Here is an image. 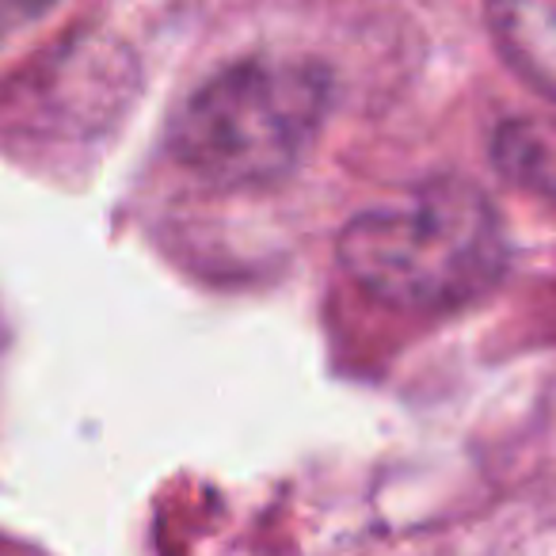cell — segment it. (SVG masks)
<instances>
[{
  "label": "cell",
  "mask_w": 556,
  "mask_h": 556,
  "mask_svg": "<svg viewBox=\"0 0 556 556\" xmlns=\"http://www.w3.org/2000/svg\"><path fill=\"white\" fill-rule=\"evenodd\" d=\"M340 263L386 309L450 313L503 278L507 232L480 187L434 179L396 206L351 217L340 232Z\"/></svg>",
  "instance_id": "obj_1"
},
{
  "label": "cell",
  "mask_w": 556,
  "mask_h": 556,
  "mask_svg": "<svg viewBox=\"0 0 556 556\" xmlns=\"http://www.w3.org/2000/svg\"><path fill=\"white\" fill-rule=\"evenodd\" d=\"M328 103L332 77L325 65L244 58L187 96L172 118L168 149L210 187H267L305 161Z\"/></svg>",
  "instance_id": "obj_2"
},
{
  "label": "cell",
  "mask_w": 556,
  "mask_h": 556,
  "mask_svg": "<svg viewBox=\"0 0 556 556\" xmlns=\"http://www.w3.org/2000/svg\"><path fill=\"white\" fill-rule=\"evenodd\" d=\"M484 16L507 70L556 103V0H488Z\"/></svg>",
  "instance_id": "obj_3"
},
{
  "label": "cell",
  "mask_w": 556,
  "mask_h": 556,
  "mask_svg": "<svg viewBox=\"0 0 556 556\" xmlns=\"http://www.w3.org/2000/svg\"><path fill=\"white\" fill-rule=\"evenodd\" d=\"M492 164L515 187L556 202V118H507L492 134Z\"/></svg>",
  "instance_id": "obj_4"
},
{
  "label": "cell",
  "mask_w": 556,
  "mask_h": 556,
  "mask_svg": "<svg viewBox=\"0 0 556 556\" xmlns=\"http://www.w3.org/2000/svg\"><path fill=\"white\" fill-rule=\"evenodd\" d=\"M58 0H0V42H9L27 24L42 20Z\"/></svg>",
  "instance_id": "obj_5"
}]
</instances>
